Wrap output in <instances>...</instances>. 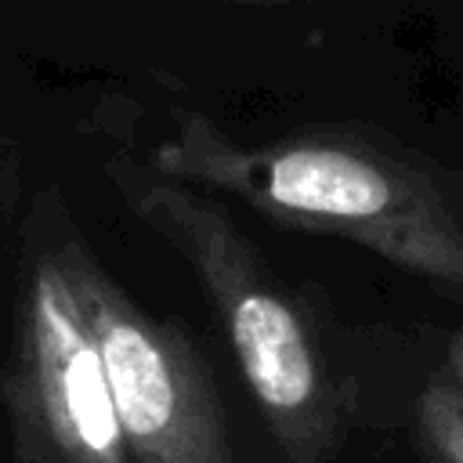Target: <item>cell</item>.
<instances>
[{"instance_id": "obj_1", "label": "cell", "mask_w": 463, "mask_h": 463, "mask_svg": "<svg viewBox=\"0 0 463 463\" xmlns=\"http://www.w3.org/2000/svg\"><path fill=\"white\" fill-rule=\"evenodd\" d=\"M148 166L195 188L228 192L271 224L344 235L463 293V217L441 181L398 145L347 127H300L246 145L199 112H177Z\"/></svg>"}, {"instance_id": "obj_2", "label": "cell", "mask_w": 463, "mask_h": 463, "mask_svg": "<svg viewBox=\"0 0 463 463\" xmlns=\"http://www.w3.org/2000/svg\"><path fill=\"white\" fill-rule=\"evenodd\" d=\"M105 174L127 210L195 271L286 463H329L351 423V391L264 253L203 188L134 159H112Z\"/></svg>"}, {"instance_id": "obj_3", "label": "cell", "mask_w": 463, "mask_h": 463, "mask_svg": "<svg viewBox=\"0 0 463 463\" xmlns=\"http://www.w3.org/2000/svg\"><path fill=\"white\" fill-rule=\"evenodd\" d=\"M22 217L43 235L94 333L134 463H239L217 383L188 333L119 286L58 188H40Z\"/></svg>"}, {"instance_id": "obj_4", "label": "cell", "mask_w": 463, "mask_h": 463, "mask_svg": "<svg viewBox=\"0 0 463 463\" xmlns=\"http://www.w3.org/2000/svg\"><path fill=\"white\" fill-rule=\"evenodd\" d=\"M0 405L14 463H134L94 333L25 217Z\"/></svg>"}, {"instance_id": "obj_5", "label": "cell", "mask_w": 463, "mask_h": 463, "mask_svg": "<svg viewBox=\"0 0 463 463\" xmlns=\"http://www.w3.org/2000/svg\"><path fill=\"white\" fill-rule=\"evenodd\" d=\"M416 420L430 463H463V391L449 376L423 387Z\"/></svg>"}, {"instance_id": "obj_6", "label": "cell", "mask_w": 463, "mask_h": 463, "mask_svg": "<svg viewBox=\"0 0 463 463\" xmlns=\"http://www.w3.org/2000/svg\"><path fill=\"white\" fill-rule=\"evenodd\" d=\"M18 192H22V156H18V141L0 130V224L14 213Z\"/></svg>"}, {"instance_id": "obj_7", "label": "cell", "mask_w": 463, "mask_h": 463, "mask_svg": "<svg viewBox=\"0 0 463 463\" xmlns=\"http://www.w3.org/2000/svg\"><path fill=\"white\" fill-rule=\"evenodd\" d=\"M449 380L463 391V329L452 336V344H449Z\"/></svg>"}]
</instances>
